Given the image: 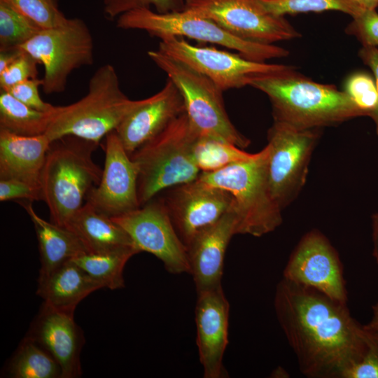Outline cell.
I'll list each match as a JSON object with an SVG mask.
<instances>
[{
    "label": "cell",
    "mask_w": 378,
    "mask_h": 378,
    "mask_svg": "<svg viewBox=\"0 0 378 378\" xmlns=\"http://www.w3.org/2000/svg\"><path fill=\"white\" fill-rule=\"evenodd\" d=\"M274 306L300 370L309 377H339L366 348L365 331L346 304L284 278Z\"/></svg>",
    "instance_id": "cell-1"
},
{
    "label": "cell",
    "mask_w": 378,
    "mask_h": 378,
    "mask_svg": "<svg viewBox=\"0 0 378 378\" xmlns=\"http://www.w3.org/2000/svg\"><path fill=\"white\" fill-rule=\"evenodd\" d=\"M250 86L269 97L274 120L299 129H318L363 116L344 91L316 83L293 66L260 78Z\"/></svg>",
    "instance_id": "cell-2"
},
{
    "label": "cell",
    "mask_w": 378,
    "mask_h": 378,
    "mask_svg": "<svg viewBox=\"0 0 378 378\" xmlns=\"http://www.w3.org/2000/svg\"><path fill=\"white\" fill-rule=\"evenodd\" d=\"M99 144L74 136L52 141L41 177L42 201L51 222L66 227L82 207L89 191L100 181L102 170L92 160Z\"/></svg>",
    "instance_id": "cell-3"
},
{
    "label": "cell",
    "mask_w": 378,
    "mask_h": 378,
    "mask_svg": "<svg viewBox=\"0 0 378 378\" xmlns=\"http://www.w3.org/2000/svg\"><path fill=\"white\" fill-rule=\"evenodd\" d=\"M146 101L147 98H128L120 88L116 70L106 64L93 74L83 97L69 105L57 106L45 134L50 143L74 136L99 144Z\"/></svg>",
    "instance_id": "cell-4"
},
{
    "label": "cell",
    "mask_w": 378,
    "mask_h": 378,
    "mask_svg": "<svg viewBox=\"0 0 378 378\" xmlns=\"http://www.w3.org/2000/svg\"><path fill=\"white\" fill-rule=\"evenodd\" d=\"M198 135L183 113L130 155L139 170L140 206L169 188L198 178L201 172L192 153Z\"/></svg>",
    "instance_id": "cell-5"
},
{
    "label": "cell",
    "mask_w": 378,
    "mask_h": 378,
    "mask_svg": "<svg viewBox=\"0 0 378 378\" xmlns=\"http://www.w3.org/2000/svg\"><path fill=\"white\" fill-rule=\"evenodd\" d=\"M268 155L266 145L252 159L218 171L202 172L198 177L231 195L237 218V234L261 237L274 231L282 222V209L269 187Z\"/></svg>",
    "instance_id": "cell-6"
},
{
    "label": "cell",
    "mask_w": 378,
    "mask_h": 378,
    "mask_svg": "<svg viewBox=\"0 0 378 378\" xmlns=\"http://www.w3.org/2000/svg\"><path fill=\"white\" fill-rule=\"evenodd\" d=\"M149 58L178 89L185 113L199 135L218 139L242 149L250 140L232 123L226 112L223 92L207 76L160 50H149Z\"/></svg>",
    "instance_id": "cell-7"
},
{
    "label": "cell",
    "mask_w": 378,
    "mask_h": 378,
    "mask_svg": "<svg viewBox=\"0 0 378 378\" xmlns=\"http://www.w3.org/2000/svg\"><path fill=\"white\" fill-rule=\"evenodd\" d=\"M116 25L123 29L142 30L160 39L167 36H186L234 50L243 57L257 62L283 57L289 54L286 49L273 44L241 39L215 22L184 10L160 13L148 8H137L120 15Z\"/></svg>",
    "instance_id": "cell-8"
},
{
    "label": "cell",
    "mask_w": 378,
    "mask_h": 378,
    "mask_svg": "<svg viewBox=\"0 0 378 378\" xmlns=\"http://www.w3.org/2000/svg\"><path fill=\"white\" fill-rule=\"evenodd\" d=\"M20 49L44 66L42 88L47 94L64 92L71 72L93 64L94 41L81 19L69 18L62 25L41 29Z\"/></svg>",
    "instance_id": "cell-9"
},
{
    "label": "cell",
    "mask_w": 378,
    "mask_h": 378,
    "mask_svg": "<svg viewBox=\"0 0 378 378\" xmlns=\"http://www.w3.org/2000/svg\"><path fill=\"white\" fill-rule=\"evenodd\" d=\"M318 129H299L274 120L267 134V179L272 197L283 209L305 184Z\"/></svg>",
    "instance_id": "cell-10"
},
{
    "label": "cell",
    "mask_w": 378,
    "mask_h": 378,
    "mask_svg": "<svg viewBox=\"0 0 378 378\" xmlns=\"http://www.w3.org/2000/svg\"><path fill=\"white\" fill-rule=\"evenodd\" d=\"M158 50L205 75L222 91L250 85L290 67L251 60L213 46H193L182 37L160 38Z\"/></svg>",
    "instance_id": "cell-11"
},
{
    "label": "cell",
    "mask_w": 378,
    "mask_h": 378,
    "mask_svg": "<svg viewBox=\"0 0 378 378\" xmlns=\"http://www.w3.org/2000/svg\"><path fill=\"white\" fill-rule=\"evenodd\" d=\"M183 10L254 43L272 44L301 36L284 16L265 12L257 0H184Z\"/></svg>",
    "instance_id": "cell-12"
},
{
    "label": "cell",
    "mask_w": 378,
    "mask_h": 378,
    "mask_svg": "<svg viewBox=\"0 0 378 378\" xmlns=\"http://www.w3.org/2000/svg\"><path fill=\"white\" fill-rule=\"evenodd\" d=\"M111 218L126 232L139 252L155 255L171 274H190L186 246L161 197H155L134 210Z\"/></svg>",
    "instance_id": "cell-13"
},
{
    "label": "cell",
    "mask_w": 378,
    "mask_h": 378,
    "mask_svg": "<svg viewBox=\"0 0 378 378\" xmlns=\"http://www.w3.org/2000/svg\"><path fill=\"white\" fill-rule=\"evenodd\" d=\"M283 278L316 290L334 300L347 302L339 255L318 230H311L302 237L284 268Z\"/></svg>",
    "instance_id": "cell-14"
},
{
    "label": "cell",
    "mask_w": 378,
    "mask_h": 378,
    "mask_svg": "<svg viewBox=\"0 0 378 378\" xmlns=\"http://www.w3.org/2000/svg\"><path fill=\"white\" fill-rule=\"evenodd\" d=\"M164 192L161 198L186 246L199 231L216 222L234 207L230 193L199 178Z\"/></svg>",
    "instance_id": "cell-15"
},
{
    "label": "cell",
    "mask_w": 378,
    "mask_h": 378,
    "mask_svg": "<svg viewBox=\"0 0 378 378\" xmlns=\"http://www.w3.org/2000/svg\"><path fill=\"white\" fill-rule=\"evenodd\" d=\"M139 170L122 146L115 131L106 136L105 161L97 186L86 197V202L109 217L139 208Z\"/></svg>",
    "instance_id": "cell-16"
},
{
    "label": "cell",
    "mask_w": 378,
    "mask_h": 378,
    "mask_svg": "<svg viewBox=\"0 0 378 378\" xmlns=\"http://www.w3.org/2000/svg\"><path fill=\"white\" fill-rule=\"evenodd\" d=\"M230 304L222 286L197 293L196 343L204 378H223V356L228 344Z\"/></svg>",
    "instance_id": "cell-17"
},
{
    "label": "cell",
    "mask_w": 378,
    "mask_h": 378,
    "mask_svg": "<svg viewBox=\"0 0 378 378\" xmlns=\"http://www.w3.org/2000/svg\"><path fill=\"white\" fill-rule=\"evenodd\" d=\"M237 234L232 209L214 223L199 231L186 245L190 272L197 293L222 286L225 255L231 238Z\"/></svg>",
    "instance_id": "cell-18"
},
{
    "label": "cell",
    "mask_w": 378,
    "mask_h": 378,
    "mask_svg": "<svg viewBox=\"0 0 378 378\" xmlns=\"http://www.w3.org/2000/svg\"><path fill=\"white\" fill-rule=\"evenodd\" d=\"M183 113L185 106L182 95L167 78L163 88L127 115L115 131L130 155Z\"/></svg>",
    "instance_id": "cell-19"
},
{
    "label": "cell",
    "mask_w": 378,
    "mask_h": 378,
    "mask_svg": "<svg viewBox=\"0 0 378 378\" xmlns=\"http://www.w3.org/2000/svg\"><path fill=\"white\" fill-rule=\"evenodd\" d=\"M27 335L52 355L61 368L62 378L81 375L80 354L84 339L74 316L43 303Z\"/></svg>",
    "instance_id": "cell-20"
},
{
    "label": "cell",
    "mask_w": 378,
    "mask_h": 378,
    "mask_svg": "<svg viewBox=\"0 0 378 378\" xmlns=\"http://www.w3.org/2000/svg\"><path fill=\"white\" fill-rule=\"evenodd\" d=\"M50 144L45 134L23 136L0 129V179H18L41 188Z\"/></svg>",
    "instance_id": "cell-21"
},
{
    "label": "cell",
    "mask_w": 378,
    "mask_h": 378,
    "mask_svg": "<svg viewBox=\"0 0 378 378\" xmlns=\"http://www.w3.org/2000/svg\"><path fill=\"white\" fill-rule=\"evenodd\" d=\"M102 288L100 284L70 260L48 275L38 277L36 293L44 304L74 316L78 303Z\"/></svg>",
    "instance_id": "cell-22"
},
{
    "label": "cell",
    "mask_w": 378,
    "mask_h": 378,
    "mask_svg": "<svg viewBox=\"0 0 378 378\" xmlns=\"http://www.w3.org/2000/svg\"><path fill=\"white\" fill-rule=\"evenodd\" d=\"M19 203L27 211L34 226L41 258L38 277L48 275L64 262L87 252L74 232L40 217L34 211L31 201Z\"/></svg>",
    "instance_id": "cell-23"
},
{
    "label": "cell",
    "mask_w": 378,
    "mask_h": 378,
    "mask_svg": "<svg viewBox=\"0 0 378 378\" xmlns=\"http://www.w3.org/2000/svg\"><path fill=\"white\" fill-rule=\"evenodd\" d=\"M65 227L78 236L88 253H107L134 247L128 234L118 224L87 202Z\"/></svg>",
    "instance_id": "cell-24"
},
{
    "label": "cell",
    "mask_w": 378,
    "mask_h": 378,
    "mask_svg": "<svg viewBox=\"0 0 378 378\" xmlns=\"http://www.w3.org/2000/svg\"><path fill=\"white\" fill-rule=\"evenodd\" d=\"M57 106L51 111L34 109L20 102L8 92H0V129L23 136L46 132Z\"/></svg>",
    "instance_id": "cell-25"
},
{
    "label": "cell",
    "mask_w": 378,
    "mask_h": 378,
    "mask_svg": "<svg viewBox=\"0 0 378 378\" xmlns=\"http://www.w3.org/2000/svg\"><path fill=\"white\" fill-rule=\"evenodd\" d=\"M139 253L133 246L107 253H83L71 259L102 288L111 290L125 286L123 270L128 260Z\"/></svg>",
    "instance_id": "cell-26"
},
{
    "label": "cell",
    "mask_w": 378,
    "mask_h": 378,
    "mask_svg": "<svg viewBox=\"0 0 378 378\" xmlns=\"http://www.w3.org/2000/svg\"><path fill=\"white\" fill-rule=\"evenodd\" d=\"M14 378H62V370L52 355L38 342L26 336L8 366Z\"/></svg>",
    "instance_id": "cell-27"
},
{
    "label": "cell",
    "mask_w": 378,
    "mask_h": 378,
    "mask_svg": "<svg viewBox=\"0 0 378 378\" xmlns=\"http://www.w3.org/2000/svg\"><path fill=\"white\" fill-rule=\"evenodd\" d=\"M192 153L201 173L218 171L230 164L252 159L255 155V153H248L232 144L202 135H198Z\"/></svg>",
    "instance_id": "cell-28"
},
{
    "label": "cell",
    "mask_w": 378,
    "mask_h": 378,
    "mask_svg": "<svg viewBox=\"0 0 378 378\" xmlns=\"http://www.w3.org/2000/svg\"><path fill=\"white\" fill-rule=\"evenodd\" d=\"M41 29L9 4L0 0V52L18 49Z\"/></svg>",
    "instance_id": "cell-29"
},
{
    "label": "cell",
    "mask_w": 378,
    "mask_h": 378,
    "mask_svg": "<svg viewBox=\"0 0 378 378\" xmlns=\"http://www.w3.org/2000/svg\"><path fill=\"white\" fill-rule=\"evenodd\" d=\"M257 2L265 12L276 16L332 10L353 18L360 13L351 0H257Z\"/></svg>",
    "instance_id": "cell-30"
},
{
    "label": "cell",
    "mask_w": 378,
    "mask_h": 378,
    "mask_svg": "<svg viewBox=\"0 0 378 378\" xmlns=\"http://www.w3.org/2000/svg\"><path fill=\"white\" fill-rule=\"evenodd\" d=\"M42 29L65 23L69 18L60 10L57 0H4Z\"/></svg>",
    "instance_id": "cell-31"
},
{
    "label": "cell",
    "mask_w": 378,
    "mask_h": 378,
    "mask_svg": "<svg viewBox=\"0 0 378 378\" xmlns=\"http://www.w3.org/2000/svg\"><path fill=\"white\" fill-rule=\"evenodd\" d=\"M344 92L363 116H372L377 106L378 94L375 80L371 75L363 71L352 74L345 81Z\"/></svg>",
    "instance_id": "cell-32"
},
{
    "label": "cell",
    "mask_w": 378,
    "mask_h": 378,
    "mask_svg": "<svg viewBox=\"0 0 378 378\" xmlns=\"http://www.w3.org/2000/svg\"><path fill=\"white\" fill-rule=\"evenodd\" d=\"M104 14L109 19L118 18L130 10L151 7L155 11L165 13L183 10L184 0H102Z\"/></svg>",
    "instance_id": "cell-33"
},
{
    "label": "cell",
    "mask_w": 378,
    "mask_h": 378,
    "mask_svg": "<svg viewBox=\"0 0 378 378\" xmlns=\"http://www.w3.org/2000/svg\"><path fill=\"white\" fill-rule=\"evenodd\" d=\"M366 348L362 356L346 368L340 378H378V335L366 328Z\"/></svg>",
    "instance_id": "cell-34"
},
{
    "label": "cell",
    "mask_w": 378,
    "mask_h": 378,
    "mask_svg": "<svg viewBox=\"0 0 378 378\" xmlns=\"http://www.w3.org/2000/svg\"><path fill=\"white\" fill-rule=\"evenodd\" d=\"M39 64L38 61L33 56L21 50L17 59L3 72L0 73L1 90H6L28 79L36 78L37 66Z\"/></svg>",
    "instance_id": "cell-35"
},
{
    "label": "cell",
    "mask_w": 378,
    "mask_h": 378,
    "mask_svg": "<svg viewBox=\"0 0 378 378\" xmlns=\"http://www.w3.org/2000/svg\"><path fill=\"white\" fill-rule=\"evenodd\" d=\"M346 31L356 36L363 46L378 47V13L376 10H363L353 17Z\"/></svg>",
    "instance_id": "cell-36"
},
{
    "label": "cell",
    "mask_w": 378,
    "mask_h": 378,
    "mask_svg": "<svg viewBox=\"0 0 378 378\" xmlns=\"http://www.w3.org/2000/svg\"><path fill=\"white\" fill-rule=\"evenodd\" d=\"M43 80L31 78L17 83L6 90L15 99L34 109L42 111H51L56 108L44 102L39 94V86H42Z\"/></svg>",
    "instance_id": "cell-37"
},
{
    "label": "cell",
    "mask_w": 378,
    "mask_h": 378,
    "mask_svg": "<svg viewBox=\"0 0 378 378\" xmlns=\"http://www.w3.org/2000/svg\"><path fill=\"white\" fill-rule=\"evenodd\" d=\"M42 200L41 188L18 179H0V201Z\"/></svg>",
    "instance_id": "cell-38"
},
{
    "label": "cell",
    "mask_w": 378,
    "mask_h": 378,
    "mask_svg": "<svg viewBox=\"0 0 378 378\" xmlns=\"http://www.w3.org/2000/svg\"><path fill=\"white\" fill-rule=\"evenodd\" d=\"M358 55L363 62L371 69L374 76L378 94V48L373 46H363L359 50ZM371 118L374 122L378 135V103Z\"/></svg>",
    "instance_id": "cell-39"
},
{
    "label": "cell",
    "mask_w": 378,
    "mask_h": 378,
    "mask_svg": "<svg viewBox=\"0 0 378 378\" xmlns=\"http://www.w3.org/2000/svg\"><path fill=\"white\" fill-rule=\"evenodd\" d=\"M20 49L0 52V73L3 72L20 55Z\"/></svg>",
    "instance_id": "cell-40"
},
{
    "label": "cell",
    "mask_w": 378,
    "mask_h": 378,
    "mask_svg": "<svg viewBox=\"0 0 378 378\" xmlns=\"http://www.w3.org/2000/svg\"><path fill=\"white\" fill-rule=\"evenodd\" d=\"M373 255L378 264V212L372 218Z\"/></svg>",
    "instance_id": "cell-41"
},
{
    "label": "cell",
    "mask_w": 378,
    "mask_h": 378,
    "mask_svg": "<svg viewBox=\"0 0 378 378\" xmlns=\"http://www.w3.org/2000/svg\"><path fill=\"white\" fill-rule=\"evenodd\" d=\"M357 6L360 13L367 10H376L378 6V0H351Z\"/></svg>",
    "instance_id": "cell-42"
},
{
    "label": "cell",
    "mask_w": 378,
    "mask_h": 378,
    "mask_svg": "<svg viewBox=\"0 0 378 378\" xmlns=\"http://www.w3.org/2000/svg\"><path fill=\"white\" fill-rule=\"evenodd\" d=\"M364 326L378 335V302L372 306L371 320Z\"/></svg>",
    "instance_id": "cell-43"
}]
</instances>
